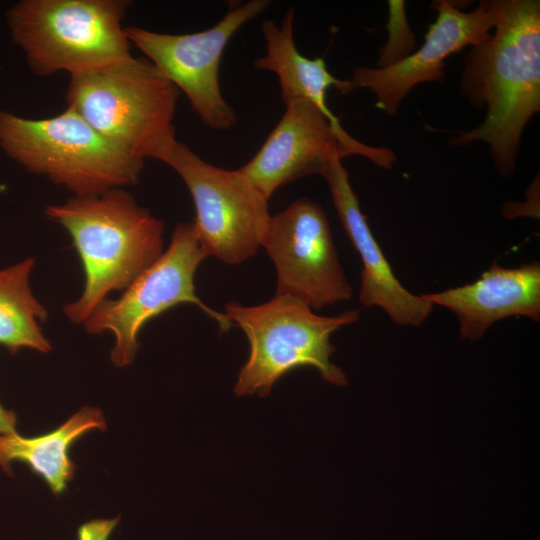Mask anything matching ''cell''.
<instances>
[{
	"mask_svg": "<svg viewBox=\"0 0 540 540\" xmlns=\"http://www.w3.org/2000/svg\"><path fill=\"white\" fill-rule=\"evenodd\" d=\"M494 26V35L472 47L461 77L462 94L486 104L485 120L449 142H486L497 170L511 176L524 127L540 110V2L502 0Z\"/></svg>",
	"mask_w": 540,
	"mask_h": 540,
	"instance_id": "1",
	"label": "cell"
},
{
	"mask_svg": "<svg viewBox=\"0 0 540 540\" xmlns=\"http://www.w3.org/2000/svg\"><path fill=\"white\" fill-rule=\"evenodd\" d=\"M45 215L70 234L83 266V292L63 308L76 324H83L110 292L126 289L163 253V221L123 188L74 196L47 206Z\"/></svg>",
	"mask_w": 540,
	"mask_h": 540,
	"instance_id": "2",
	"label": "cell"
},
{
	"mask_svg": "<svg viewBox=\"0 0 540 540\" xmlns=\"http://www.w3.org/2000/svg\"><path fill=\"white\" fill-rule=\"evenodd\" d=\"M179 90L147 58L70 76L67 108L133 159H159L176 141Z\"/></svg>",
	"mask_w": 540,
	"mask_h": 540,
	"instance_id": "3",
	"label": "cell"
},
{
	"mask_svg": "<svg viewBox=\"0 0 540 540\" xmlns=\"http://www.w3.org/2000/svg\"><path fill=\"white\" fill-rule=\"evenodd\" d=\"M125 0H21L6 13L13 41L39 76H70L130 57Z\"/></svg>",
	"mask_w": 540,
	"mask_h": 540,
	"instance_id": "4",
	"label": "cell"
},
{
	"mask_svg": "<svg viewBox=\"0 0 540 540\" xmlns=\"http://www.w3.org/2000/svg\"><path fill=\"white\" fill-rule=\"evenodd\" d=\"M225 315L243 330L250 344L249 358L234 386L237 396L266 397L282 376L301 367L317 369L333 385L347 384L345 373L330 361L335 351L330 336L355 323L357 310L326 317L295 297L275 295L257 306L229 302Z\"/></svg>",
	"mask_w": 540,
	"mask_h": 540,
	"instance_id": "5",
	"label": "cell"
},
{
	"mask_svg": "<svg viewBox=\"0 0 540 540\" xmlns=\"http://www.w3.org/2000/svg\"><path fill=\"white\" fill-rule=\"evenodd\" d=\"M0 147L28 172L46 176L75 196L134 185L144 167L67 107L44 119L0 110Z\"/></svg>",
	"mask_w": 540,
	"mask_h": 540,
	"instance_id": "6",
	"label": "cell"
},
{
	"mask_svg": "<svg viewBox=\"0 0 540 540\" xmlns=\"http://www.w3.org/2000/svg\"><path fill=\"white\" fill-rule=\"evenodd\" d=\"M206 257L194 222L178 223L167 250L119 298H106L92 311L83 322L84 329L90 334H114L111 360L115 366L132 364L142 327L178 304L197 305L218 323L221 332L230 330L233 323L227 316L208 307L196 295L195 272Z\"/></svg>",
	"mask_w": 540,
	"mask_h": 540,
	"instance_id": "7",
	"label": "cell"
},
{
	"mask_svg": "<svg viewBox=\"0 0 540 540\" xmlns=\"http://www.w3.org/2000/svg\"><path fill=\"white\" fill-rule=\"evenodd\" d=\"M182 178L195 205L193 221L207 256L235 265L254 256L270 219L268 200L240 170H226L174 141L159 157Z\"/></svg>",
	"mask_w": 540,
	"mask_h": 540,
	"instance_id": "8",
	"label": "cell"
},
{
	"mask_svg": "<svg viewBox=\"0 0 540 540\" xmlns=\"http://www.w3.org/2000/svg\"><path fill=\"white\" fill-rule=\"evenodd\" d=\"M267 0H251L230 9L209 29L189 34H166L138 26H125L130 42L181 90L204 124L227 130L237 122L235 110L222 96L219 67L233 35L259 16Z\"/></svg>",
	"mask_w": 540,
	"mask_h": 540,
	"instance_id": "9",
	"label": "cell"
},
{
	"mask_svg": "<svg viewBox=\"0 0 540 540\" xmlns=\"http://www.w3.org/2000/svg\"><path fill=\"white\" fill-rule=\"evenodd\" d=\"M261 246L276 267L275 295L295 297L315 310L351 298L327 216L315 201L300 198L271 215Z\"/></svg>",
	"mask_w": 540,
	"mask_h": 540,
	"instance_id": "10",
	"label": "cell"
},
{
	"mask_svg": "<svg viewBox=\"0 0 540 540\" xmlns=\"http://www.w3.org/2000/svg\"><path fill=\"white\" fill-rule=\"evenodd\" d=\"M502 0L481 1L469 13L462 12L455 1L440 0L432 4L438 15L429 26L422 46L414 53L385 68L357 67L352 77L342 80L338 92L368 88L377 98L376 107L394 116L410 90L422 83L442 81L445 59L466 46H476L490 37Z\"/></svg>",
	"mask_w": 540,
	"mask_h": 540,
	"instance_id": "11",
	"label": "cell"
},
{
	"mask_svg": "<svg viewBox=\"0 0 540 540\" xmlns=\"http://www.w3.org/2000/svg\"><path fill=\"white\" fill-rule=\"evenodd\" d=\"M286 110L256 155L240 172L269 200L281 186L299 178L323 175L343 155L337 134L311 102L285 103Z\"/></svg>",
	"mask_w": 540,
	"mask_h": 540,
	"instance_id": "12",
	"label": "cell"
},
{
	"mask_svg": "<svg viewBox=\"0 0 540 540\" xmlns=\"http://www.w3.org/2000/svg\"><path fill=\"white\" fill-rule=\"evenodd\" d=\"M322 177L328 184L344 230L363 263L360 272L361 303L365 307H380L397 325L420 326L431 314L434 305L421 295L409 292L394 275L361 212L358 196L341 160L332 161Z\"/></svg>",
	"mask_w": 540,
	"mask_h": 540,
	"instance_id": "13",
	"label": "cell"
},
{
	"mask_svg": "<svg viewBox=\"0 0 540 540\" xmlns=\"http://www.w3.org/2000/svg\"><path fill=\"white\" fill-rule=\"evenodd\" d=\"M421 296L456 315L462 339L476 340L501 319L524 316L539 321L540 264L503 268L494 263L473 283Z\"/></svg>",
	"mask_w": 540,
	"mask_h": 540,
	"instance_id": "14",
	"label": "cell"
},
{
	"mask_svg": "<svg viewBox=\"0 0 540 540\" xmlns=\"http://www.w3.org/2000/svg\"><path fill=\"white\" fill-rule=\"evenodd\" d=\"M294 16V9L288 10L280 26L270 19L263 21L266 53L254 61V66L277 75L284 103L304 99L325 115L338 136L343 158L356 154L373 160L376 148L350 136L328 108V90L332 87L338 91L342 80L328 71L322 57L311 59L299 52L294 40Z\"/></svg>",
	"mask_w": 540,
	"mask_h": 540,
	"instance_id": "15",
	"label": "cell"
},
{
	"mask_svg": "<svg viewBox=\"0 0 540 540\" xmlns=\"http://www.w3.org/2000/svg\"><path fill=\"white\" fill-rule=\"evenodd\" d=\"M102 412L82 407L55 430L36 437H23L16 432L0 435V466L11 473V463L20 461L41 476L55 494H61L74 476L75 465L69 457L71 445L84 434L105 430Z\"/></svg>",
	"mask_w": 540,
	"mask_h": 540,
	"instance_id": "16",
	"label": "cell"
},
{
	"mask_svg": "<svg viewBox=\"0 0 540 540\" xmlns=\"http://www.w3.org/2000/svg\"><path fill=\"white\" fill-rule=\"evenodd\" d=\"M34 264L28 258L0 270V345L12 353L21 348L47 353L52 348L39 325L46 321L47 311L29 286Z\"/></svg>",
	"mask_w": 540,
	"mask_h": 540,
	"instance_id": "17",
	"label": "cell"
},
{
	"mask_svg": "<svg viewBox=\"0 0 540 540\" xmlns=\"http://www.w3.org/2000/svg\"><path fill=\"white\" fill-rule=\"evenodd\" d=\"M388 41L379 50L377 68H385L409 56L415 47V37L406 18L404 1H389Z\"/></svg>",
	"mask_w": 540,
	"mask_h": 540,
	"instance_id": "18",
	"label": "cell"
},
{
	"mask_svg": "<svg viewBox=\"0 0 540 540\" xmlns=\"http://www.w3.org/2000/svg\"><path fill=\"white\" fill-rule=\"evenodd\" d=\"M119 522L113 519H95L82 524L77 530L78 540H108Z\"/></svg>",
	"mask_w": 540,
	"mask_h": 540,
	"instance_id": "19",
	"label": "cell"
},
{
	"mask_svg": "<svg viewBox=\"0 0 540 540\" xmlns=\"http://www.w3.org/2000/svg\"><path fill=\"white\" fill-rule=\"evenodd\" d=\"M16 416L0 404V435L16 432Z\"/></svg>",
	"mask_w": 540,
	"mask_h": 540,
	"instance_id": "20",
	"label": "cell"
}]
</instances>
